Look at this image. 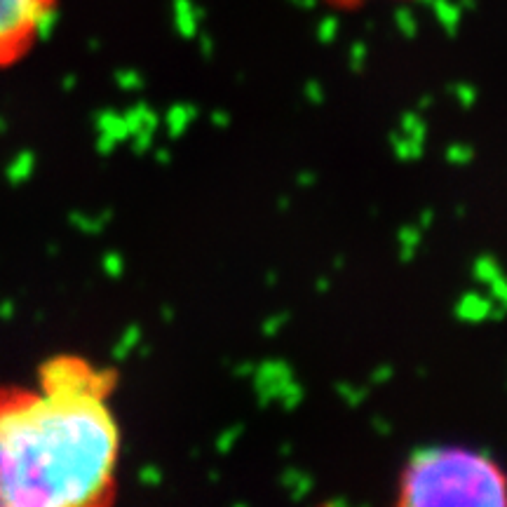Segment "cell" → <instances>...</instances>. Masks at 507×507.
Returning <instances> with one entry per match:
<instances>
[{"label":"cell","instance_id":"3957f363","mask_svg":"<svg viewBox=\"0 0 507 507\" xmlns=\"http://www.w3.org/2000/svg\"><path fill=\"white\" fill-rule=\"evenodd\" d=\"M55 21L52 0H0V64L19 59L36 38L50 33Z\"/></svg>","mask_w":507,"mask_h":507},{"label":"cell","instance_id":"7a4b0ae2","mask_svg":"<svg viewBox=\"0 0 507 507\" xmlns=\"http://www.w3.org/2000/svg\"><path fill=\"white\" fill-rule=\"evenodd\" d=\"M395 489L399 507H505L507 470L481 449L435 444L404 460Z\"/></svg>","mask_w":507,"mask_h":507},{"label":"cell","instance_id":"6da1fadb","mask_svg":"<svg viewBox=\"0 0 507 507\" xmlns=\"http://www.w3.org/2000/svg\"><path fill=\"white\" fill-rule=\"evenodd\" d=\"M115 374L55 357L38 388L0 393V507H99L118 489Z\"/></svg>","mask_w":507,"mask_h":507},{"label":"cell","instance_id":"277c9868","mask_svg":"<svg viewBox=\"0 0 507 507\" xmlns=\"http://www.w3.org/2000/svg\"><path fill=\"white\" fill-rule=\"evenodd\" d=\"M325 3L336 7V10H362L371 3H393V0H325ZM395 3H399V0H395Z\"/></svg>","mask_w":507,"mask_h":507}]
</instances>
